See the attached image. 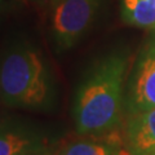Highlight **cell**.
<instances>
[{"mask_svg":"<svg viewBox=\"0 0 155 155\" xmlns=\"http://www.w3.org/2000/svg\"><path fill=\"white\" fill-rule=\"evenodd\" d=\"M155 107V39L138 54L128 79L125 94L127 114Z\"/></svg>","mask_w":155,"mask_h":155,"instance_id":"277c9868","label":"cell"},{"mask_svg":"<svg viewBox=\"0 0 155 155\" xmlns=\"http://www.w3.org/2000/svg\"><path fill=\"white\" fill-rule=\"evenodd\" d=\"M122 16L128 25L155 30V5L149 0H123Z\"/></svg>","mask_w":155,"mask_h":155,"instance_id":"ba28073f","label":"cell"},{"mask_svg":"<svg viewBox=\"0 0 155 155\" xmlns=\"http://www.w3.org/2000/svg\"><path fill=\"white\" fill-rule=\"evenodd\" d=\"M123 134L125 147L132 155H154L155 107L128 114Z\"/></svg>","mask_w":155,"mask_h":155,"instance_id":"5b68a950","label":"cell"},{"mask_svg":"<svg viewBox=\"0 0 155 155\" xmlns=\"http://www.w3.org/2000/svg\"><path fill=\"white\" fill-rule=\"evenodd\" d=\"M127 57L116 53L100 60L78 88L72 116L76 132L104 134L120 129L123 122Z\"/></svg>","mask_w":155,"mask_h":155,"instance_id":"6da1fadb","label":"cell"},{"mask_svg":"<svg viewBox=\"0 0 155 155\" xmlns=\"http://www.w3.org/2000/svg\"><path fill=\"white\" fill-rule=\"evenodd\" d=\"M17 0H0V12L5 11V9L11 8Z\"/></svg>","mask_w":155,"mask_h":155,"instance_id":"9c48e42d","label":"cell"},{"mask_svg":"<svg viewBox=\"0 0 155 155\" xmlns=\"http://www.w3.org/2000/svg\"><path fill=\"white\" fill-rule=\"evenodd\" d=\"M54 155H132L124 143L123 130L85 134L64 145Z\"/></svg>","mask_w":155,"mask_h":155,"instance_id":"8992f818","label":"cell"},{"mask_svg":"<svg viewBox=\"0 0 155 155\" xmlns=\"http://www.w3.org/2000/svg\"><path fill=\"white\" fill-rule=\"evenodd\" d=\"M38 155H52V154H49L48 151H45V153H41V154H38Z\"/></svg>","mask_w":155,"mask_h":155,"instance_id":"30bf717a","label":"cell"},{"mask_svg":"<svg viewBox=\"0 0 155 155\" xmlns=\"http://www.w3.org/2000/svg\"><path fill=\"white\" fill-rule=\"evenodd\" d=\"M48 138L25 127H0V155H38L48 150Z\"/></svg>","mask_w":155,"mask_h":155,"instance_id":"52a82bcc","label":"cell"},{"mask_svg":"<svg viewBox=\"0 0 155 155\" xmlns=\"http://www.w3.org/2000/svg\"><path fill=\"white\" fill-rule=\"evenodd\" d=\"M54 83L43 56L28 44L11 48L0 61V100L11 107L48 110Z\"/></svg>","mask_w":155,"mask_h":155,"instance_id":"7a4b0ae2","label":"cell"},{"mask_svg":"<svg viewBox=\"0 0 155 155\" xmlns=\"http://www.w3.org/2000/svg\"><path fill=\"white\" fill-rule=\"evenodd\" d=\"M154 155H155V154H154Z\"/></svg>","mask_w":155,"mask_h":155,"instance_id":"8fae6325","label":"cell"},{"mask_svg":"<svg viewBox=\"0 0 155 155\" xmlns=\"http://www.w3.org/2000/svg\"><path fill=\"white\" fill-rule=\"evenodd\" d=\"M51 34L60 52L71 49L89 28L98 0H52Z\"/></svg>","mask_w":155,"mask_h":155,"instance_id":"3957f363","label":"cell"}]
</instances>
